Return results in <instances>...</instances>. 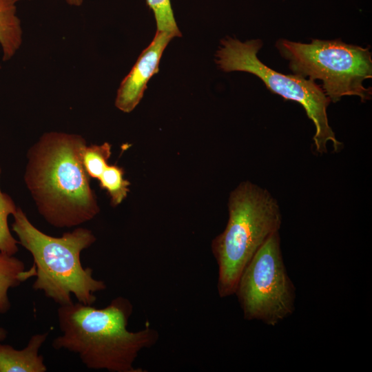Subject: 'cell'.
<instances>
[{
    "instance_id": "1",
    "label": "cell",
    "mask_w": 372,
    "mask_h": 372,
    "mask_svg": "<svg viewBox=\"0 0 372 372\" xmlns=\"http://www.w3.org/2000/svg\"><path fill=\"white\" fill-rule=\"evenodd\" d=\"M132 311L130 301L121 296L101 309L79 302L60 305L57 316L62 334L52 346L77 354L90 369L143 372L134 362L139 352L155 344L159 336L149 327L136 332L127 330Z\"/></svg>"
},
{
    "instance_id": "2",
    "label": "cell",
    "mask_w": 372,
    "mask_h": 372,
    "mask_svg": "<svg viewBox=\"0 0 372 372\" xmlns=\"http://www.w3.org/2000/svg\"><path fill=\"white\" fill-rule=\"evenodd\" d=\"M85 145L81 136L50 132L28 154L25 183L39 212L53 226H76L99 212L82 163Z\"/></svg>"
},
{
    "instance_id": "3",
    "label": "cell",
    "mask_w": 372,
    "mask_h": 372,
    "mask_svg": "<svg viewBox=\"0 0 372 372\" xmlns=\"http://www.w3.org/2000/svg\"><path fill=\"white\" fill-rule=\"evenodd\" d=\"M12 229L19 238V244L32 256L36 267L35 290L60 305L72 302L74 294L79 302L92 305L94 293L104 290L103 280L93 277V270L83 268L81 253L90 247L96 237L90 229L78 227L61 237L44 234L35 227L19 207L13 214Z\"/></svg>"
},
{
    "instance_id": "4",
    "label": "cell",
    "mask_w": 372,
    "mask_h": 372,
    "mask_svg": "<svg viewBox=\"0 0 372 372\" xmlns=\"http://www.w3.org/2000/svg\"><path fill=\"white\" fill-rule=\"evenodd\" d=\"M228 211L225 229L211 242L220 298L235 293L248 262L268 237L279 231L282 224L276 199L267 189L248 180L241 182L230 193Z\"/></svg>"
},
{
    "instance_id": "5",
    "label": "cell",
    "mask_w": 372,
    "mask_h": 372,
    "mask_svg": "<svg viewBox=\"0 0 372 372\" xmlns=\"http://www.w3.org/2000/svg\"><path fill=\"white\" fill-rule=\"evenodd\" d=\"M276 47L296 74L321 80L322 88L331 101L335 103L350 95L359 96L362 102L371 98V89L363 85L364 80L372 77L369 48L340 40L318 39H313L310 43L280 39Z\"/></svg>"
},
{
    "instance_id": "6",
    "label": "cell",
    "mask_w": 372,
    "mask_h": 372,
    "mask_svg": "<svg viewBox=\"0 0 372 372\" xmlns=\"http://www.w3.org/2000/svg\"><path fill=\"white\" fill-rule=\"evenodd\" d=\"M220 44L215 59L220 70L227 72L241 71L253 74L259 77L271 92L286 100L297 102L304 107L315 125L313 141L318 153H327L329 141L333 143L335 152L342 148L329 124L327 109L331 101L322 87L314 81L298 74L279 73L262 63L257 56L262 45L258 39L241 42L227 37Z\"/></svg>"
},
{
    "instance_id": "7",
    "label": "cell",
    "mask_w": 372,
    "mask_h": 372,
    "mask_svg": "<svg viewBox=\"0 0 372 372\" xmlns=\"http://www.w3.org/2000/svg\"><path fill=\"white\" fill-rule=\"evenodd\" d=\"M234 294L247 320L274 327L293 313L296 289L284 263L279 231L269 236L251 258Z\"/></svg>"
},
{
    "instance_id": "8",
    "label": "cell",
    "mask_w": 372,
    "mask_h": 372,
    "mask_svg": "<svg viewBox=\"0 0 372 372\" xmlns=\"http://www.w3.org/2000/svg\"><path fill=\"white\" fill-rule=\"evenodd\" d=\"M174 37L157 30L150 44L141 53L128 74L122 81L115 100L121 111L131 112L143 96L149 79L159 72L162 54Z\"/></svg>"
},
{
    "instance_id": "9",
    "label": "cell",
    "mask_w": 372,
    "mask_h": 372,
    "mask_svg": "<svg viewBox=\"0 0 372 372\" xmlns=\"http://www.w3.org/2000/svg\"><path fill=\"white\" fill-rule=\"evenodd\" d=\"M48 333L35 334L26 347L17 350L8 344H0V372H45L47 367L39 350Z\"/></svg>"
},
{
    "instance_id": "10",
    "label": "cell",
    "mask_w": 372,
    "mask_h": 372,
    "mask_svg": "<svg viewBox=\"0 0 372 372\" xmlns=\"http://www.w3.org/2000/svg\"><path fill=\"white\" fill-rule=\"evenodd\" d=\"M36 275L33 265L25 270L24 263L14 256L0 252V314H4L10 308L8 292L30 278Z\"/></svg>"
},
{
    "instance_id": "11",
    "label": "cell",
    "mask_w": 372,
    "mask_h": 372,
    "mask_svg": "<svg viewBox=\"0 0 372 372\" xmlns=\"http://www.w3.org/2000/svg\"><path fill=\"white\" fill-rule=\"evenodd\" d=\"M17 0H0V45L3 60L10 59L22 41L20 20L17 16Z\"/></svg>"
},
{
    "instance_id": "12",
    "label": "cell",
    "mask_w": 372,
    "mask_h": 372,
    "mask_svg": "<svg viewBox=\"0 0 372 372\" xmlns=\"http://www.w3.org/2000/svg\"><path fill=\"white\" fill-rule=\"evenodd\" d=\"M100 187L105 189L111 205L116 206L127 197L130 183L124 178V170L116 165H107L99 178Z\"/></svg>"
},
{
    "instance_id": "13",
    "label": "cell",
    "mask_w": 372,
    "mask_h": 372,
    "mask_svg": "<svg viewBox=\"0 0 372 372\" xmlns=\"http://www.w3.org/2000/svg\"><path fill=\"white\" fill-rule=\"evenodd\" d=\"M0 168V174H1ZM17 207L12 198L0 188V252L14 256L19 250L17 240L8 227V216L13 215Z\"/></svg>"
},
{
    "instance_id": "14",
    "label": "cell",
    "mask_w": 372,
    "mask_h": 372,
    "mask_svg": "<svg viewBox=\"0 0 372 372\" xmlns=\"http://www.w3.org/2000/svg\"><path fill=\"white\" fill-rule=\"evenodd\" d=\"M111 153V145L107 142L102 145H85L83 148L82 163L90 178L99 179L108 165Z\"/></svg>"
},
{
    "instance_id": "15",
    "label": "cell",
    "mask_w": 372,
    "mask_h": 372,
    "mask_svg": "<svg viewBox=\"0 0 372 372\" xmlns=\"http://www.w3.org/2000/svg\"><path fill=\"white\" fill-rule=\"evenodd\" d=\"M146 3L153 12L157 30L166 32L174 37L182 36L174 16L171 0H146Z\"/></svg>"
},
{
    "instance_id": "16",
    "label": "cell",
    "mask_w": 372,
    "mask_h": 372,
    "mask_svg": "<svg viewBox=\"0 0 372 372\" xmlns=\"http://www.w3.org/2000/svg\"><path fill=\"white\" fill-rule=\"evenodd\" d=\"M17 1L21 0H17ZM66 2L71 6H80L82 3L83 0H65Z\"/></svg>"
},
{
    "instance_id": "17",
    "label": "cell",
    "mask_w": 372,
    "mask_h": 372,
    "mask_svg": "<svg viewBox=\"0 0 372 372\" xmlns=\"http://www.w3.org/2000/svg\"><path fill=\"white\" fill-rule=\"evenodd\" d=\"M7 337V331L2 328V327H0V341H3Z\"/></svg>"
}]
</instances>
